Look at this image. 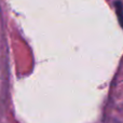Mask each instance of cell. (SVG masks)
I'll use <instances>...</instances> for the list:
<instances>
[{
  "mask_svg": "<svg viewBox=\"0 0 123 123\" xmlns=\"http://www.w3.org/2000/svg\"><path fill=\"white\" fill-rule=\"evenodd\" d=\"M115 6H116V11H117L119 23H120V25H121V27L123 28V4L120 1H116Z\"/></svg>",
  "mask_w": 123,
  "mask_h": 123,
  "instance_id": "6da1fadb",
  "label": "cell"
}]
</instances>
